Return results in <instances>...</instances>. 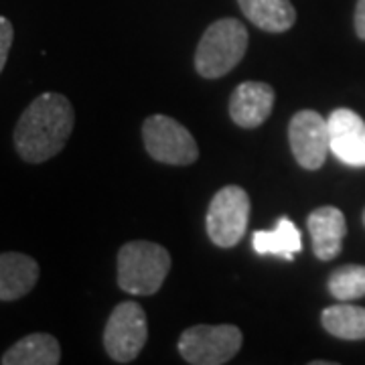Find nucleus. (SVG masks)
Here are the masks:
<instances>
[{"label": "nucleus", "instance_id": "f03ea898", "mask_svg": "<svg viewBox=\"0 0 365 365\" xmlns=\"http://www.w3.org/2000/svg\"><path fill=\"white\" fill-rule=\"evenodd\" d=\"M170 254L155 242H128L118 252V287L128 294L153 297L165 284Z\"/></svg>", "mask_w": 365, "mask_h": 365}, {"label": "nucleus", "instance_id": "f8f14e48", "mask_svg": "<svg viewBox=\"0 0 365 365\" xmlns=\"http://www.w3.org/2000/svg\"><path fill=\"white\" fill-rule=\"evenodd\" d=\"M39 280V264L21 252L0 254V300L13 302L26 297Z\"/></svg>", "mask_w": 365, "mask_h": 365}, {"label": "nucleus", "instance_id": "6e6552de", "mask_svg": "<svg viewBox=\"0 0 365 365\" xmlns=\"http://www.w3.org/2000/svg\"><path fill=\"white\" fill-rule=\"evenodd\" d=\"M288 143L302 169H321L331 150L327 120L314 110H300L288 124Z\"/></svg>", "mask_w": 365, "mask_h": 365}, {"label": "nucleus", "instance_id": "6ab92c4d", "mask_svg": "<svg viewBox=\"0 0 365 365\" xmlns=\"http://www.w3.org/2000/svg\"><path fill=\"white\" fill-rule=\"evenodd\" d=\"M353 23H355V33H357V37L361 41H365V0H357Z\"/></svg>", "mask_w": 365, "mask_h": 365}, {"label": "nucleus", "instance_id": "39448f33", "mask_svg": "<svg viewBox=\"0 0 365 365\" xmlns=\"http://www.w3.org/2000/svg\"><path fill=\"white\" fill-rule=\"evenodd\" d=\"M248 222L250 197L242 187L227 185L213 195L209 203L205 225L209 240L215 246L235 248L246 235Z\"/></svg>", "mask_w": 365, "mask_h": 365}, {"label": "nucleus", "instance_id": "aec40b11", "mask_svg": "<svg viewBox=\"0 0 365 365\" xmlns=\"http://www.w3.org/2000/svg\"><path fill=\"white\" fill-rule=\"evenodd\" d=\"M364 225H365V209H364Z\"/></svg>", "mask_w": 365, "mask_h": 365}, {"label": "nucleus", "instance_id": "7ed1b4c3", "mask_svg": "<svg viewBox=\"0 0 365 365\" xmlns=\"http://www.w3.org/2000/svg\"><path fill=\"white\" fill-rule=\"evenodd\" d=\"M248 31L237 19H220L207 26L195 51V69L201 78L227 76L246 55Z\"/></svg>", "mask_w": 365, "mask_h": 365}, {"label": "nucleus", "instance_id": "1a4fd4ad", "mask_svg": "<svg viewBox=\"0 0 365 365\" xmlns=\"http://www.w3.org/2000/svg\"><path fill=\"white\" fill-rule=\"evenodd\" d=\"M329 148L343 165L365 167V120L349 108H337L327 118Z\"/></svg>", "mask_w": 365, "mask_h": 365}, {"label": "nucleus", "instance_id": "4468645a", "mask_svg": "<svg viewBox=\"0 0 365 365\" xmlns=\"http://www.w3.org/2000/svg\"><path fill=\"white\" fill-rule=\"evenodd\" d=\"M250 23L266 33H287L297 23V11L290 0H237Z\"/></svg>", "mask_w": 365, "mask_h": 365}, {"label": "nucleus", "instance_id": "ddd939ff", "mask_svg": "<svg viewBox=\"0 0 365 365\" xmlns=\"http://www.w3.org/2000/svg\"><path fill=\"white\" fill-rule=\"evenodd\" d=\"M61 361L59 341L49 333H31L2 353V365H57Z\"/></svg>", "mask_w": 365, "mask_h": 365}, {"label": "nucleus", "instance_id": "2eb2a0df", "mask_svg": "<svg viewBox=\"0 0 365 365\" xmlns=\"http://www.w3.org/2000/svg\"><path fill=\"white\" fill-rule=\"evenodd\" d=\"M252 246L260 256H280L290 262L302 250V237L297 223H292L288 217H280L270 232H254Z\"/></svg>", "mask_w": 365, "mask_h": 365}, {"label": "nucleus", "instance_id": "f257e3e1", "mask_svg": "<svg viewBox=\"0 0 365 365\" xmlns=\"http://www.w3.org/2000/svg\"><path fill=\"white\" fill-rule=\"evenodd\" d=\"M76 126L73 106L63 93L47 91L26 106L14 126V148L31 165L57 157Z\"/></svg>", "mask_w": 365, "mask_h": 365}, {"label": "nucleus", "instance_id": "423d86ee", "mask_svg": "<svg viewBox=\"0 0 365 365\" xmlns=\"http://www.w3.org/2000/svg\"><path fill=\"white\" fill-rule=\"evenodd\" d=\"M143 140L146 153L165 165L187 167L199 158V148L191 132L181 122L165 114H155L144 120Z\"/></svg>", "mask_w": 365, "mask_h": 365}, {"label": "nucleus", "instance_id": "dca6fc26", "mask_svg": "<svg viewBox=\"0 0 365 365\" xmlns=\"http://www.w3.org/2000/svg\"><path fill=\"white\" fill-rule=\"evenodd\" d=\"M321 325L329 335L343 341L365 339V309L355 304H333L321 313Z\"/></svg>", "mask_w": 365, "mask_h": 365}, {"label": "nucleus", "instance_id": "a211bd4d", "mask_svg": "<svg viewBox=\"0 0 365 365\" xmlns=\"http://www.w3.org/2000/svg\"><path fill=\"white\" fill-rule=\"evenodd\" d=\"M13 23L6 16H0V73H2V69L6 66V59H9V53H11V47H13Z\"/></svg>", "mask_w": 365, "mask_h": 365}, {"label": "nucleus", "instance_id": "0eeeda50", "mask_svg": "<svg viewBox=\"0 0 365 365\" xmlns=\"http://www.w3.org/2000/svg\"><path fill=\"white\" fill-rule=\"evenodd\" d=\"M148 339V323L138 302H120L104 329V349L116 364H130Z\"/></svg>", "mask_w": 365, "mask_h": 365}, {"label": "nucleus", "instance_id": "20e7f679", "mask_svg": "<svg viewBox=\"0 0 365 365\" xmlns=\"http://www.w3.org/2000/svg\"><path fill=\"white\" fill-rule=\"evenodd\" d=\"M242 341L235 325H193L182 331L179 353L191 365H223L237 355Z\"/></svg>", "mask_w": 365, "mask_h": 365}, {"label": "nucleus", "instance_id": "9b49d317", "mask_svg": "<svg viewBox=\"0 0 365 365\" xmlns=\"http://www.w3.org/2000/svg\"><path fill=\"white\" fill-rule=\"evenodd\" d=\"M307 225L313 240L314 256L321 262L337 258L343 248V240L347 235V222L343 211L333 205L314 209L307 220Z\"/></svg>", "mask_w": 365, "mask_h": 365}, {"label": "nucleus", "instance_id": "f3484780", "mask_svg": "<svg viewBox=\"0 0 365 365\" xmlns=\"http://www.w3.org/2000/svg\"><path fill=\"white\" fill-rule=\"evenodd\" d=\"M327 288L333 299L341 302L364 299L365 297V266L364 264H347L333 270L329 276Z\"/></svg>", "mask_w": 365, "mask_h": 365}, {"label": "nucleus", "instance_id": "9d476101", "mask_svg": "<svg viewBox=\"0 0 365 365\" xmlns=\"http://www.w3.org/2000/svg\"><path fill=\"white\" fill-rule=\"evenodd\" d=\"M274 98L276 93L272 86L262 81H244L230 98V116L240 128H258L272 114Z\"/></svg>", "mask_w": 365, "mask_h": 365}]
</instances>
